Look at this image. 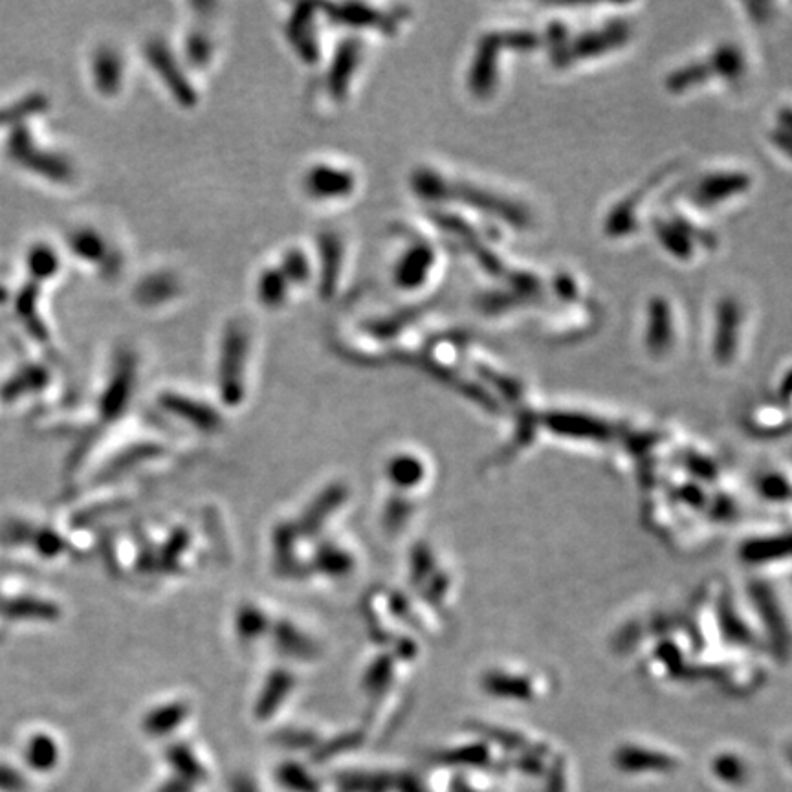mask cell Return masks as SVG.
Instances as JSON below:
<instances>
[{"label": "cell", "instance_id": "obj_10", "mask_svg": "<svg viewBox=\"0 0 792 792\" xmlns=\"http://www.w3.org/2000/svg\"><path fill=\"white\" fill-rule=\"evenodd\" d=\"M670 314L664 301H657L651 307V325H649V345L651 349H664L671 338Z\"/></svg>", "mask_w": 792, "mask_h": 792}, {"label": "cell", "instance_id": "obj_8", "mask_svg": "<svg viewBox=\"0 0 792 792\" xmlns=\"http://www.w3.org/2000/svg\"><path fill=\"white\" fill-rule=\"evenodd\" d=\"M290 283L283 272L277 268H266L257 279V297L264 307H283L288 299Z\"/></svg>", "mask_w": 792, "mask_h": 792}, {"label": "cell", "instance_id": "obj_12", "mask_svg": "<svg viewBox=\"0 0 792 792\" xmlns=\"http://www.w3.org/2000/svg\"><path fill=\"white\" fill-rule=\"evenodd\" d=\"M79 235H81V239H79V248H81L79 255L83 259H87V261L99 263L103 259V263H105L110 253V246L105 241V237L101 239L98 231L94 230L81 231Z\"/></svg>", "mask_w": 792, "mask_h": 792}, {"label": "cell", "instance_id": "obj_9", "mask_svg": "<svg viewBox=\"0 0 792 792\" xmlns=\"http://www.w3.org/2000/svg\"><path fill=\"white\" fill-rule=\"evenodd\" d=\"M747 186V178L741 175H721L706 178L697 189V197L701 202H717L736 193V189Z\"/></svg>", "mask_w": 792, "mask_h": 792}, {"label": "cell", "instance_id": "obj_6", "mask_svg": "<svg viewBox=\"0 0 792 792\" xmlns=\"http://www.w3.org/2000/svg\"><path fill=\"white\" fill-rule=\"evenodd\" d=\"M149 59H151L154 72H158V76L165 74L167 70L175 68V61H173V57L169 55V52L165 50L164 43H153L149 46ZM165 85L169 87L167 90H171L184 105H187V107L195 105V101H197L195 99V90L189 88L186 77L167 76L165 77Z\"/></svg>", "mask_w": 792, "mask_h": 792}, {"label": "cell", "instance_id": "obj_4", "mask_svg": "<svg viewBox=\"0 0 792 792\" xmlns=\"http://www.w3.org/2000/svg\"><path fill=\"white\" fill-rule=\"evenodd\" d=\"M615 763L626 772H664L677 767V759L655 750H644L642 747H622L616 752Z\"/></svg>", "mask_w": 792, "mask_h": 792}, {"label": "cell", "instance_id": "obj_11", "mask_svg": "<svg viewBox=\"0 0 792 792\" xmlns=\"http://www.w3.org/2000/svg\"><path fill=\"white\" fill-rule=\"evenodd\" d=\"M714 774L717 780L732 783V785H739L743 781H747V765L741 759L734 756V754H721L714 759Z\"/></svg>", "mask_w": 792, "mask_h": 792}, {"label": "cell", "instance_id": "obj_3", "mask_svg": "<svg viewBox=\"0 0 792 792\" xmlns=\"http://www.w3.org/2000/svg\"><path fill=\"white\" fill-rule=\"evenodd\" d=\"M120 52L110 46H103L94 55V81L99 92L107 98L116 96L123 85V61Z\"/></svg>", "mask_w": 792, "mask_h": 792}, {"label": "cell", "instance_id": "obj_5", "mask_svg": "<svg viewBox=\"0 0 792 792\" xmlns=\"http://www.w3.org/2000/svg\"><path fill=\"white\" fill-rule=\"evenodd\" d=\"M433 264V252L429 246H413L407 248L402 259L395 266V283L402 288H417L428 277L429 268Z\"/></svg>", "mask_w": 792, "mask_h": 792}, {"label": "cell", "instance_id": "obj_1", "mask_svg": "<svg viewBox=\"0 0 792 792\" xmlns=\"http://www.w3.org/2000/svg\"><path fill=\"white\" fill-rule=\"evenodd\" d=\"M301 189L314 202H340L354 195L356 175L347 165L323 160L308 165L301 178Z\"/></svg>", "mask_w": 792, "mask_h": 792}, {"label": "cell", "instance_id": "obj_7", "mask_svg": "<svg viewBox=\"0 0 792 792\" xmlns=\"http://www.w3.org/2000/svg\"><path fill=\"white\" fill-rule=\"evenodd\" d=\"M358 59H360V46L352 43V41L343 43L340 52H338V57L334 59V63H332L329 70V87L336 98L345 96L347 85H349L351 77L354 76V70L358 68V63H360Z\"/></svg>", "mask_w": 792, "mask_h": 792}, {"label": "cell", "instance_id": "obj_2", "mask_svg": "<svg viewBox=\"0 0 792 792\" xmlns=\"http://www.w3.org/2000/svg\"><path fill=\"white\" fill-rule=\"evenodd\" d=\"M248 332L244 329L241 321H231L230 327L224 330L222 336V352H220V371L222 380L228 384V380L235 378V391L241 384L242 369L248 360Z\"/></svg>", "mask_w": 792, "mask_h": 792}]
</instances>
